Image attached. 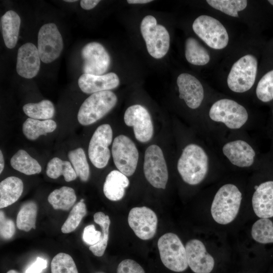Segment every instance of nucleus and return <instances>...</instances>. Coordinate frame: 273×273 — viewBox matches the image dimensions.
<instances>
[{
  "label": "nucleus",
  "instance_id": "nucleus-1",
  "mask_svg": "<svg viewBox=\"0 0 273 273\" xmlns=\"http://www.w3.org/2000/svg\"><path fill=\"white\" fill-rule=\"evenodd\" d=\"M208 166L209 160L205 151L194 144L184 148L177 165L182 179L190 185H198L205 178Z\"/></svg>",
  "mask_w": 273,
  "mask_h": 273
},
{
  "label": "nucleus",
  "instance_id": "nucleus-2",
  "mask_svg": "<svg viewBox=\"0 0 273 273\" xmlns=\"http://www.w3.org/2000/svg\"><path fill=\"white\" fill-rule=\"evenodd\" d=\"M242 193L235 185L228 184L216 192L213 200L211 213L218 223L226 224L237 216L241 205Z\"/></svg>",
  "mask_w": 273,
  "mask_h": 273
},
{
  "label": "nucleus",
  "instance_id": "nucleus-3",
  "mask_svg": "<svg viewBox=\"0 0 273 273\" xmlns=\"http://www.w3.org/2000/svg\"><path fill=\"white\" fill-rule=\"evenodd\" d=\"M117 101L116 95L110 90L92 94L81 105L77 114L78 121L83 126L94 123L110 111Z\"/></svg>",
  "mask_w": 273,
  "mask_h": 273
},
{
  "label": "nucleus",
  "instance_id": "nucleus-4",
  "mask_svg": "<svg viewBox=\"0 0 273 273\" xmlns=\"http://www.w3.org/2000/svg\"><path fill=\"white\" fill-rule=\"evenodd\" d=\"M157 246L160 259L167 268L175 272L187 268L186 248L176 234L168 233L163 235L158 241Z\"/></svg>",
  "mask_w": 273,
  "mask_h": 273
},
{
  "label": "nucleus",
  "instance_id": "nucleus-5",
  "mask_svg": "<svg viewBox=\"0 0 273 273\" xmlns=\"http://www.w3.org/2000/svg\"><path fill=\"white\" fill-rule=\"evenodd\" d=\"M140 28L149 54L155 59L163 57L170 46V36L165 27L158 24L154 17L147 15L143 19Z\"/></svg>",
  "mask_w": 273,
  "mask_h": 273
},
{
  "label": "nucleus",
  "instance_id": "nucleus-6",
  "mask_svg": "<svg viewBox=\"0 0 273 273\" xmlns=\"http://www.w3.org/2000/svg\"><path fill=\"white\" fill-rule=\"evenodd\" d=\"M257 61L251 55L244 56L232 66L227 78L229 87L236 93H244L253 85L257 74Z\"/></svg>",
  "mask_w": 273,
  "mask_h": 273
},
{
  "label": "nucleus",
  "instance_id": "nucleus-7",
  "mask_svg": "<svg viewBox=\"0 0 273 273\" xmlns=\"http://www.w3.org/2000/svg\"><path fill=\"white\" fill-rule=\"evenodd\" d=\"M194 32L208 46L220 50L226 47L229 35L226 29L218 20L207 15H201L194 21Z\"/></svg>",
  "mask_w": 273,
  "mask_h": 273
},
{
  "label": "nucleus",
  "instance_id": "nucleus-8",
  "mask_svg": "<svg viewBox=\"0 0 273 273\" xmlns=\"http://www.w3.org/2000/svg\"><path fill=\"white\" fill-rule=\"evenodd\" d=\"M209 115L213 121L222 122L230 129L241 128L248 118L245 107L228 99L215 102L210 109Z\"/></svg>",
  "mask_w": 273,
  "mask_h": 273
},
{
  "label": "nucleus",
  "instance_id": "nucleus-9",
  "mask_svg": "<svg viewBox=\"0 0 273 273\" xmlns=\"http://www.w3.org/2000/svg\"><path fill=\"white\" fill-rule=\"evenodd\" d=\"M143 169L145 177L153 187L165 189L168 172L163 152L158 146L152 145L146 149Z\"/></svg>",
  "mask_w": 273,
  "mask_h": 273
},
{
  "label": "nucleus",
  "instance_id": "nucleus-10",
  "mask_svg": "<svg viewBox=\"0 0 273 273\" xmlns=\"http://www.w3.org/2000/svg\"><path fill=\"white\" fill-rule=\"evenodd\" d=\"M112 155L115 166L127 176L135 172L139 160V152L134 143L127 136L119 135L112 143Z\"/></svg>",
  "mask_w": 273,
  "mask_h": 273
},
{
  "label": "nucleus",
  "instance_id": "nucleus-11",
  "mask_svg": "<svg viewBox=\"0 0 273 273\" xmlns=\"http://www.w3.org/2000/svg\"><path fill=\"white\" fill-rule=\"evenodd\" d=\"M112 138L111 126L103 124L98 127L90 139L88 148V157L97 168H103L108 163L111 156L109 146Z\"/></svg>",
  "mask_w": 273,
  "mask_h": 273
},
{
  "label": "nucleus",
  "instance_id": "nucleus-12",
  "mask_svg": "<svg viewBox=\"0 0 273 273\" xmlns=\"http://www.w3.org/2000/svg\"><path fill=\"white\" fill-rule=\"evenodd\" d=\"M37 45L40 60L43 63H51L59 57L63 48V42L55 24L47 23L40 27Z\"/></svg>",
  "mask_w": 273,
  "mask_h": 273
},
{
  "label": "nucleus",
  "instance_id": "nucleus-13",
  "mask_svg": "<svg viewBox=\"0 0 273 273\" xmlns=\"http://www.w3.org/2000/svg\"><path fill=\"white\" fill-rule=\"evenodd\" d=\"M127 219L129 226L139 238L148 240L155 235L158 218L150 208L146 206L134 207L130 210Z\"/></svg>",
  "mask_w": 273,
  "mask_h": 273
},
{
  "label": "nucleus",
  "instance_id": "nucleus-14",
  "mask_svg": "<svg viewBox=\"0 0 273 273\" xmlns=\"http://www.w3.org/2000/svg\"><path fill=\"white\" fill-rule=\"evenodd\" d=\"M126 125L132 126L135 139L142 143L149 141L153 135V125L151 115L144 106L136 104L129 107L124 115Z\"/></svg>",
  "mask_w": 273,
  "mask_h": 273
},
{
  "label": "nucleus",
  "instance_id": "nucleus-15",
  "mask_svg": "<svg viewBox=\"0 0 273 273\" xmlns=\"http://www.w3.org/2000/svg\"><path fill=\"white\" fill-rule=\"evenodd\" d=\"M83 60V74L101 75L108 69L110 64V57L100 43L91 42L87 43L81 52Z\"/></svg>",
  "mask_w": 273,
  "mask_h": 273
},
{
  "label": "nucleus",
  "instance_id": "nucleus-16",
  "mask_svg": "<svg viewBox=\"0 0 273 273\" xmlns=\"http://www.w3.org/2000/svg\"><path fill=\"white\" fill-rule=\"evenodd\" d=\"M187 261L195 273H210L214 266V260L200 240L192 239L185 246Z\"/></svg>",
  "mask_w": 273,
  "mask_h": 273
},
{
  "label": "nucleus",
  "instance_id": "nucleus-17",
  "mask_svg": "<svg viewBox=\"0 0 273 273\" xmlns=\"http://www.w3.org/2000/svg\"><path fill=\"white\" fill-rule=\"evenodd\" d=\"M40 58L37 48L31 42H27L18 51L16 71L21 76L30 79L39 72Z\"/></svg>",
  "mask_w": 273,
  "mask_h": 273
},
{
  "label": "nucleus",
  "instance_id": "nucleus-18",
  "mask_svg": "<svg viewBox=\"0 0 273 273\" xmlns=\"http://www.w3.org/2000/svg\"><path fill=\"white\" fill-rule=\"evenodd\" d=\"M176 82L179 98L183 99L189 108H198L204 98V89L200 81L191 74L181 73L177 77Z\"/></svg>",
  "mask_w": 273,
  "mask_h": 273
},
{
  "label": "nucleus",
  "instance_id": "nucleus-19",
  "mask_svg": "<svg viewBox=\"0 0 273 273\" xmlns=\"http://www.w3.org/2000/svg\"><path fill=\"white\" fill-rule=\"evenodd\" d=\"M222 152L233 164L240 167H249L254 161V150L248 143L243 140L226 143L222 147Z\"/></svg>",
  "mask_w": 273,
  "mask_h": 273
},
{
  "label": "nucleus",
  "instance_id": "nucleus-20",
  "mask_svg": "<svg viewBox=\"0 0 273 273\" xmlns=\"http://www.w3.org/2000/svg\"><path fill=\"white\" fill-rule=\"evenodd\" d=\"M78 84L82 92L93 94L117 87L119 84V79L113 72L101 75L83 74L79 77Z\"/></svg>",
  "mask_w": 273,
  "mask_h": 273
},
{
  "label": "nucleus",
  "instance_id": "nucleus-21",
  "mask_svg": "<svg viewBox=\"0 0 273 273\" xmlns=\"http://www.w3.org/2000/svg\"><path fill=\"white\" fill-rule=\"evenodd\" d=\"M252 204L258 217H273V181L264 182L257 187L253 195Z\"/></svg>",
  "mask_w": 273,
  "mask_h": 273
},
{
  "label": "nucleus",
  "instance_id": "nucleus-22",
  "mask_svg": "<svg viewBox=\"0 0 273 273\" xmlns=\"http://www.w3.org/2000/svg\"><path fill=\"white\" fill-rule=\"evenodd\" d=\"M129 181L127 176L117 170L111 171L106 176L103 185V192L106 197L112 201L122 199L125 189Z\"/></svg>",
  "mask_w": 273,
  "mask_h": 273
},
{
  "label": "nucleus",
  "instance_id": "nucleus-23",
  "mask_svg": "<svg viewBox=\"0 0 273 273\" xmlns=\"http://www.w3.org/2000/svg\"><path fill=\"white\" fill-rule=\"evenodd\" d=\"M21 19L13 10H9L1 18V26L5 44L8 49L14 48L18 39Z\"/></svg>",
  "mask_w": 273,
  "mask_h": 273
},
{
  "label": "nucleus",
  "instance_id": "nucleus-24",
  "mask_svg": "<svg viewBox=\"0 0 273 273\" xmlns=\"http://www.w3.org/2000/svg\"><path fill=\"white\" fill-rule=\"evenodd\" d=\"M23 183L19 177L9 176L0 183V208L7 207L15 203L23 191Z\"/></svg>",
  "mask_w": 273,
  "mask_h": 273
},
{
  "label": "nucleus",
  "instance_id": "nucleus-25",
  "mask_svg": "<svg viewBox=\"0 0 273 273\" xmlns=\"http://www.w3.org/2000/svg\"><path fill=\"white\" fill-rule=\"evenodd\" d=\"M57 126L56 122L52 119L39 120L28 118L22 125V132L28 140L34 141L41 135L53 132Z\"/></svg>",
  "mask_w": 273,
  "mask_h": 273
},
{
  "label": "nucleus",
  "instance_id": "nucleus-26",
  "mask_svg": "<svg viewBox=\"0 0 273 273\" xmlns=\"http://www.w3.org/2000/svg\"><path fill=\"white\" fill-rule=\"evenodd\" d=\"M10 164L14 169L28 175L38 174L41 171L37 161L23 149L19 150L12 157Z\"/></svg>",
  "mask_w": 273,
  "mask_h": 273
},
{
  "label": "nucleus",
  "instance_id": "nucleus-27",
  "mask_svg": "<svg viewBox=\"0 0 273 273\" xmlns=\"http://www.w3.org/2000/svg\"><path fill=\"white\" fill-rule=\"evenodd\" d=\"M76 200L75 191L67 186L54 190L48 197L49 203L56 210L67 211L73 206Z\"/></svg>",
  "mask_w": 273,
  "mask_h": 273
},
{
  "label": "nucleus",
  "instance_id": "nucleus-28",
  "mask_svg": "<svg viewBox=\"0 0 273 273\" xmlns=\"http://www.w3.org/2000/svg\"><path fill=\"white\" fill-rule=\"evenodd\" d=\"M46 174L52 179H56L63 175L67 182L73 181L77 177L70 162L58 157H54L48 162Z\"/></svg>",
  "mask_w": 273,
  "mask_h": 273
},
{
  "label": "nucleus",
  "instance_id": "nucleus-29",
  "mask_svg": "<svg viewBox=\"0 0 273 273\" xmlns=\"http://www.w3.org/2000/svg\"><path fill=\"white\" fill-rule=\"evenodd\" d=\"M37 206L34 201L24 203L19 211L16 219L17 228L24 232H29L32 229H36V219Z\"/></svg>",
  "mask_w": 273,
  "mask_h": 273
},
{
  "label": "nucleus",
  "instance_id": "nucleus-30",
  "mask_svg": "<svg viewBox=\"0 0 273 273\" xmlns=\"http://www.w3.org/2000/svg\"><path fill=\"white\" fill-rule=\"evenodd\" d=\"M185 57L189 63L195 65H204L210 61L208 52L193 37H189L186 40Z\"/></svg>",
  "mask_w": 273,
  "mask_h": 273
},
{
  "label": "nucleus",
  "instance_id": "nucleus-31",
  "mask_svg": "<svg viewBox=\"0 0 273 273\" xmlns=\"http://www.w3.org/2000/svg\"><path fill=\"white\" fill-rule=\"evenodd\" d=\"M94 220L101 227V236L99 242L94 246H89V249L94 255L101 257L104 254L107 246L111 221L109 216L102 212L95 213Z\"/></svg>",
  "mask_w": 273,
  "mask_h": 273
},
{
  "label": "nucleus",
  "instance_id": "nucleus-32",
  "mask_svg": "<svg viewBox=\"0 0 273 273\" xmlns=\"http://www.w3.org/2000/svg\"><path fill=\"white\" fill-rule=\"evenodd\" d=\"M23 110L30 118L43 120L51 119L55 112L53 103L48 100L26 104L23 106Z\"/></svg>",
  "mask_w": 273,
  "mask_h": 273
},
{
  "label": "nucleus",
  "instance_id": "nucleus-33",
  "mask_svg": "<svg viewBox=\"0 0 273 273\" xmlns=\"http://www.w3.org/2000/svg\"><path fill=\"white\" fill-rule=\"evenodd\" d=\"M68 157L77 177L82 181H87L90 175V170L83 149L77 148L70 151L68 153Z\"/></svg>",
  "mask_w": 273,
  "mask_h": 273
},
{
  "label": "nucleus",
  "instance_id": "nucleus-34",
  "mask_svg": "<svg viewBox=\"0 0 273 273\" xmlns=\"http://www.w3.org/2000/svg\"><path fill=\"white\" fill-rule=\"evenodd\" d=\"M251 235L259 243H273V222L269 218H260L253 224Z\"/></svg>",
  "mask_w": 273,
  "mask_h": 273
},
{
  "label": "nucleus",
  "instance_id": "nucleus-35",
  "mask_svg": "<svg viewBox=\"0 0 273 273\" xmlns=\"http://www.w3.org/2000/svg\"><path fill=\"white\" fill-rule=\"evenodd\" d=\"M206 2L211 7L234 17H238V12L247 5L246 0H207Z\"/></svg>",
  "mask_w": 273,
  "mask_h": 273
},
{
  "label": "nucleus",
  "instance_id": "nucleus-36",
  "mask_svg": "<svg viewBox=\"0 0 273 273\" xmlns=\"http://www.w3.org/2000/svg\"><path fill=\"white\" fill-rule=\"evenodd\" d=\"M86 214V205L84 202L79 201L70 211L67 218L61 227V232L64 234H68L75 230Z\"/></svg>",
  "mask_w": 273,
  "mask_h": 273
},
{
  "label": "nucleus",
  "instance_id": "nucleus-37",
  "mask_svg": "<svg viewBox=\"0 0 273 273\" xmlns=\"http://www.w3.org/2000/svg\"><path fill=\"white\" fill-rule=\"evenodd\" d=\"M51 273H78L72 257L65 253H59L53 258Z\"/></svg>",
  "mask_w": 273,
  "mask_h": 273
},
{
  "label": "nucleus",
  "instance_id": "nucleus-38",
  "mask_svg": "<svg viewBox=\"0 0 273 273\" xmlns=\"http://www.w3.org/2000/svg\"><path fill=\"white\" fill-rule=\"evenodd\" d=\"M256 94L258 99L263 102L273 100V70L260 79L257 85Z\"/></svg>",
  "mask_w": 273,
  "mask_h": 273
},
{
  "label": "nucleus",
  "instance_id": "nucleus-39",
  "mask_svg": "<svg viewBox=\"0 0 273 273\" xmlns=\"http://www.w3.org/2000/svg\"><path fill=\"white\" fill-rule=\"evenodd\" d=\"M15 226L13 221L7 217L2 210L0 212V234L3 239H11L15 234Z\"/></svg>",
  "mask_w": 273,
  "mask_h": 273
},
{
  "label": "nucleus",
  "instance_id": "nucleus-40",
  "mask_svg": "<svg viewBox=\"0 0 273 273\" xmlns=\"http://www.w3.org/2000/svg\"><path fill=\"white\" fill-rule=\"evenodd\" d=\"M117 273H145L143 267L130 259L122 260L118 265Z\"/></svg>",
  "mask_w": 273,
  "mask_h": 273
},
{
  "label": "nucleus",
  "instance_id": "nucleus-41",
  "mask_svg": "<svg viewBox=\"0 0 273 273\" xmlns=\"http://www.w3.org/2000/svg\"><path fill=\"white\" fill-rule=\"evenodd\" d=\"M101 232L96 230L94 224L86 226L83 232L82 240L86 244L94 246L100 241Z\"/></svg>",
  "mask_w": 273,
  "mask_h": 273
},
{
  "label": "nucleus",
  "instance_id": "nucleus-42",
  "mask_svg": "<svg viewBox=\"0 0 273 273\" xmlns=\"http://www.w3.org/2000/svg\"><path fill=\"white\" fill-rule=\"evenodd\" d=\"M47 261L40 257H37L26 270L25 273H41L47 267Z\"/></svg>",
  "mask_w": 273,
  "mask_h": 273
},
{
  "label": "nucleus",
  "instance_id": "nucleus-43",
  "mask_svg": "<svg viewBox=\"0 0 273 273\" xmlns=\"http://www.w3.org/2000/svg\"><path fill=\"white\" fill-rule=\"evenodd\" d=\"M100 2L99 0H81L80 5L82 9L89 10L95 8Z\"/></svg>",
  "mask_w": 273,
  "mask_h": 273
},
{
  "label": "nucleus",
  "instance_id": "nucleus-44",
  "mask_svg": "<svg viewBox=\"0 0 273 273\" xmlns=\"http://www.w3.org/2000/svg\"><path fill=\"white\" fill-rule=\"evenodd\" d=\"M152 0H128L127 2L130 4H143L151 2Z\"/></svg>",
  "mask_w": 273,
  "mask_h": 273
},
{
  "label": "nucleus",
  "instance_id": "nucleus-45",
  "mask_svg": "<svg viewBox=\"0 0 273 273\" xmlns=\"http://www.w3.org/2000/svg\"><path fill=\"white\" fill-rule=\"evenodd\" d=\"M5 167V160L2 150H0V173L1 174Z\"/></svg>",
  "mask_w": 273,
  "mask_h": 273
},
{
  "label": "nucleus",
  "instance_id": "nucleus-46",
  "mask_svg": "<svg viewBox=\"0 0 273 273\" xmlns=\"http://www.w3.org/2000/svg\"><path fill=\"white\" fill-rule=\"evenodd\" d=\"M7 273H20L18 271L15 270H14V269H11V270H9V271H8L7 272Z\"/></svg>",
  "mask_w": 273,
  "mask_h": 273
},
{
  "label": "nucleus",
  "instance_id": "nucleus-47",
  "mask_svg": "<svg viewBox=\"0 0 273 273\" xmlns=\"http://www.w3.org/2000/svg\"><path fill=\"white\" fill-rule=\"evenodd\" d=\"M64 1L66 2H69V3H72V2H77V1H76V0H66V1Z\"/></svg>",
  "mask_w": 273,
  "mask_h": 273
},
{
  "label": "nucleus",
  "instance_id": "nucleus-48",
  "mask_svg": "<svg viewBox=\"0 0 273 273\" xmlns=\"http://www.w3.org/2000/svg\"><path fill=\"white\" fill-rule=\"evenodd\" d=\"M268 2L271 4L272 5H273V0H269L268 1Z\"/></svg>",
  "mask_w": 273,
  "mask_h": 273
},
{
  "label": "nucleus",
  "instance_id": "nucleus-49",
  "mask_svg": "<svg viewBox=\"0 0 273 273\" xmlns=\"http://www.w3.org/2000/svg\"><path fill=\"white\" fill-rule=\"evenodd\" d=\"M80 202H84V199H82L80 200Z\"/></svg>",
  "mask_w": 273,
  "mask_h": 273
},
{
  "label": "nucleus",
  "instance_id": "nucleus-50",
  "mask_svg": "<svg viewBox=\"0 0 273 273\" xmlns=\"http://www.w3.org/2000/svg\"><path fill=\"white\" fill-rule=\"evenodd\" d=\"M99 273H101V272H99Z\"/></svg>",
  "mask_w": 273,
  "mask_h": 273
}]
</instances>
